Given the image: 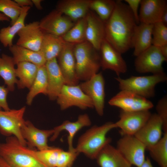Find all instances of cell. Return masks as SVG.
Segmentation results:
<instances>
[{
  "instance_id": "d4e9b609",
  "label": "cell",
  "mask_w": 167,
  "mask_h": 167,
  "mask_svg": "<svg viewBox=\"0 0 167 167\" xmlns=\"http://www.w3.org/2000/svg\"><path fill=\"white\" fill-rule=\"evenodd\" d=\"M153 24L139 23L135 28L132 41L133 55L137 57L152 45Z\"/></svg>"
},
{
  "instance_id": "8fae6325",
  "label": "cell",
  "mask_w": 167,
  "mask_h": 167,
  "mask_svg": "<svg viewBox=\"0 0 167 167\" xmlns=\"http://www.w3.org/2000/svg\"><path fill=\"white\" fill-rule=\"evenodd\" d=\"M108 103L111 106L127 111L149 110L154 106L152 103L147 98L126 90H121Z\"/></svg>"
},
{
  "instance_id": "1f68e13d",
  "label": "cell",
  "mask_w": 167,
  "mask_h": 167,
  "mask_svg": "<svg viewBox=\"0 0 167 167\" xmlns=\"http://www.w3.org/2000/svg\"><path fill=\"white\" fill-rule=\"evenodd\" d=\"M24 150L48 167H57L59 154L62 149L52 147L43 150H35L26 146Z\"/></svg>"
},
{
  "instance_id": "4fadbf2b",
  "label": "cell",
  "mask_w": 167,
  "mask_h": 167,
  "mask_svg": "<svg viewBox=\"0 0 167 167\" xmlns=\"http://www.w3.org/2000/svg\"><path fill=\"white\" fill-rule=\"evenodd\" d=\"M71 19L57 9L51 11L39 22L44 34L62 36L75 24Z\"/></svg>"
},
{
  "instance_id": "52a82bcc",
  "label": "cell",
  "mask_w": 167,
  "mask_h": 167,
  "mask_svg": "<svg viewBox=\"0 0 167 167\" xmlns=\"http://www.w3.org/2000/svg\"><path fill=\"white\" fill-rule=\"evenodd\" d=\"M62 110L72 106L82 109L93 108V103L90 98L82 90L79 85L65 84L56 99Z\"/></svg>"
},
{
  "instance_id": "7a4b0ae2",
  "label": "cell",
  "mask_w": 167,
  "mask_h": 167,
  "mask_svg": "<svg viewBox=\"0 0 167 167\" xmlns=\"http://www.w3.org/2000/svg\"><path fill=\"white\" fill-rule=\"evenodd\" d=\"M114 123L107 122L100 126H94L79 138L75 151L83 153L92 159H95L103 148L110 143L111 139L106 137L108 132L115 128Z\"/></svg>"
},
{
  "instance_id": "f6af8a7d",
  "label": "cell",
  "mask_w": 167,
  "mask_h": 167,
  "mask_svg": "<svg viewBox=\"0 0 167 167\" xmlns=\"http://www.w3.org/2000/svg\"><path fill=\"white\" fill-rule=\"evenodd\" d=\"M161 22L167 26V8L165 9L162 14Z\"/></svg>"
},
{
  "instance_id": "7c38bea8",
  "label": "cell",
  "mask_w": 167,
  "mask_h": 167,
  "mask_svg": "<svg viewBox=\"0 0 167 167\" xmlns=\"http://www.w3.org/2000/svg\"><path fill=\"white\" fill-rule=\"evenodd\" d=\"M105 80L101 72L97 73L79 85L92 100L98 114L102 116L105 106Z\"/></svg>"
},
{
  "instance_id": "484cf974",
  "label": "cell",
  "mask_w": 167,
  "mask_h": 167,
  "mask_svg": "<svg viewBox=\"0 0 167 167\" xmlns=\"http://www.w3.org/2000/svg\"><path fill=\"white\" fill-rule=\"evenodd\" d=\"M9 49L12 54L15 65L20 62H27L40 66L45 65L46 62L40 51H34L16 44L9 47Z\"/></svg>"
},
{
  "instance_id": "cb8c5ba5",
  "label": "cell",
  "mask_w": 167,
  "mask_h": 167,
  "mask_svg": "<svg viewBox=\"0 0 167 167\" xmlns=\"http://www.w3.org/2000/svg\"><path fill=\"white\" fill-rule=\"evenodd\" d=\"M95 159L100 167H131L132 165L110 143L103 148Z\"/></svg>"
},
{
  "instance_id": "9c48e42d",
  "label": "cell",
  "mask_w": 167,
  "mask_h": 167,
  "mask_svg": "<svg viewBox=\"0 0 167 167\" xmlns=\"http://www.w3.org/2000/svg\"><path fill=\"white\" fill-rule=\"evenodd\" d=\"M116 148L132 165L140 167L146 159V148L134 135H123L118 141Z\"/></svg>"
},
{
  "instance_id": "60d3db41",
  "label": "cell",
  "mask_w": 167,
  "mask_h": 167,
  "mask_svg": "<svg viewBox=\"0 0 167 167\" xmlns=\"http://www.w3.org/2000/svg\"><path fill=\"white\" fill-rule=\"evenodd\" d=\"M9 90L4 86H0V110L2 109L4 110L10 109L7 101V96Z\"/></svg>"
},
{
  "instance_id": "e0dca14e",
  "label": "cell",
  "mask_w": 167,
  "mask_h": 167,
  "mask_svg": "<svg viewBox=\"0 0 167 167\" xmlns=\"http://www.w3.org/2000/svg\"><path fill=\"white\" fill-rule=\"evenodd\" d=\"M162 123L156 113L151 114L144 125L134 136L139 140L148 150L162 137Z\"/></svg>"
},
{
  "instance_id": "7bdbcfd3",
  "label": "cell",
  "mask_w": 167,
  "mask_h": 167,
  "mask_svg": "<svg viewBox=\"0 0 167 167\" xmlns=\"http://www.w3.org/2000/svg\"><path fill=\"white\" fill-rule=\"evenodd\" d=\"M159 48L162 55L167 59V44L159 47Z\"/></svg>"
},
{
  "instance_id": "603a6c76",
  "label": "cell",
  "mask_w": 167,
  "mask_h": 167,
  "mask_svg": "<svg viewBox=\"0 0 167 167\" xmlns=\"http://www.w3.org/2000/svg\"><path fill=\"white\" fill-rule=\"evenodd\" d=\"M91 0H63L58 2L56 9L73 21L85 17L90 9Z\"/></svg>"
},
{
  "instance_id": "e575fe53",
  "label": "cell",
  "mask_w": 167,
  "mask_h": 167,
  "mask_svg": "<svg viewBox=\"0 0 167 167\" xmlns=\"http://www.w3.org/2000/svg\"><path fill=\"white\" fill-rule=\"evenodd\" d=\"M116 1L91 0L89 8L105 23L109 18L114 9Z\"/></svg>"
},
{
  "instance_id": "5b68a950",
  "label": "cell",
  "mask_w": 167,
  "mask_h": 167,
  "mask_svg": "<svg viewBox=\"0 0 167 167\" xmlns=\"http://www.w3.org/2000/svg\"><path fill=\"white\" fill-rule=\"evenodd\" d=\"M115 79L121 90L129 91L147 99L155 96L156 86L165 81L167 77L164 72L150 75L131 76L126 79L118 76Z\"/></svg>"
},
{
  "instance_id": "ffe728a7",
  "label": "cell",
  "mask_w": 167,
  "mask_h": 167,
  "mask_svg": "<svg viewBox=\"0 0 167 167\" xmlns=\"http://www.w3.org/2000/svg\"><path fill=\"white\" fill-rule=\"evenodd\" d=\"M86 18V41L99 51L105 39V23L96 13L89 11Z\"/></svg>"
},
{
  "instance_id": "bcb514c9",
  "label": "cell",
  "mask_w": 167,
  "mask_h": 167,
  "mask_svg": "<svg viewBox=\"0 0 167 167\" xmlns=\"http://www.w3.org/2000/svg\"><path fill=\"white\" fill-rule=\"evenodd\" d=\"M140 167H153L150 159L147 157Z\"/></svg>"
},
{
  "instance_id": "7dc6e473",
  "label": "cell",
  "mask_w": 167,
  "mask_h": 167,
  "mask_svg": "<svg viewBox=\"0 0 167 167\" xmlns=\"http://www.w3.org/2000/svg\"><path fill=\"white\" fill-rule=\"evenodd\" d=\"M0 167H11L0 156Z\"/></svg>"
},
{
  "instance_id": "ba28073f",
  "label": "cell",
  "mask_w": 167,
  "mask_h": 167,
  "mask_svg": "<svg viewBox=\"0 0 167 167\" xmlns=\"http://www.w3.org/2000/svg\"><path fill=\"white\" fill-rule=\"evenodd\" d=\"M158 47L152 45L136 57L134 65L136 71L140 73H164L162 64L167 61Z\"/></svg>"
},
{
  "instance_id": "9a60e30c",
  "label": "cell",
  "mask_w": 167,
  "mask_h": 167,
  "mask_svg": "<svg viewBox=\"0 0 167 167\" xmlns=\"http://www.w3.org/2000/svg\"><path fill=\"white\" fill-rule=\"evenodd\" d=\"M75 45L66 42L57 57L58 63L64 78L66 84L78 85L79 80L76 73Z\"/></svg>"
},
{
  "instance_id": "2e32d148",
  "label": "cell",
  "mask_w": 167,
  "mask_h": 167,
  "mask_svg": "<svg viewBox=\"0 0 167 167\" xmlns=\"http://www.w3.org/2000/svg\"><path fill=\"white\" fill-rule=\"evenodd\" d=\"M23 138L27 142L28 148H36L38 150L48 149L52 147L48 144V138L54 133L53 129L42 130L36 127L29 121H25L21 128Z\"/></svg>"
},
{
  "instance_id": "681fc988",
  "label": "cell",
  "mask_w": 167,
  "mask_h": 167,
  "mask_svg": "<svg viewBox=\"0 0 167 167\" xmlns=\"http://www.w3.org/2000/svg\"></svg>"
},
{
  "instance_id": "f35d334b",
  "label": "cell",
  "mask_w": 167,
  "mask_h": 167,
  "mask_svg": "<svg viewBox=\"0 0 167 167\" xmlns=\"http://www.w3.org/2000/svg\"><path fill=\"white\" fill-rule=\"evenodd\" d=\"M79 154L75 151H65L62 149L59 155L57 167H71Z\"/></svg>"
},
{
  "instance_id": "ee69618b",
  "label": "cell",
  "mask_w": 167,
  "mask_h": 167,
  "mask_svg": "<svg viewBox=\"0 0 167 167\" xmlns=\"http://www.w3.org/2000/svg\"><path fill=\"white\" fill-rule=\"evenodd\" d=\"M33 4L35 7L38 10H41L42 9V7L41 5V2L43 1L42 0H31Z\"/></svg>"
},
{
  "instance_id": "d6986e66",
  "label": "cell",
  "mask_w": 167,
  "mask_h": 167,
  "mask_svg": "<svg viewBox=\"0 0 167 167\" xmlns=\"http://www.w3.org/2000/svg\"><path fill=\"white\" fill-rule=\"evenodd\" d=\"M166 8L165 0H141L139 13V23L154 24L161 22Z\"/></svg>"
},
{
  "instance_id": "5bb4252c",
  "label": "cell",
  "mask_w": 167,
  "mask_h": 167,
  "mask_svg": "<svg viewBox=\"0 0 167 167\" xmlns=\"http://www.w3.org/2000/svg\"><path fill=\"white\" fill-rule=\"evenodd\" d=\"M99 51L101 67L103 70H111L118 75L126 72L127 65L122 54L105 38L102 41Z\"/></svg>"
},
{
  "instance_id": "b9f144b4",
  "label": "cell",
  "mask_w": 167,
  "mask_h": 167,
  "mask_svg": "<svg viewBox=\"0 0 167 167\" xmlns=\"http://www.w3.org/2000/svg\"><path fill=\"white\" fill-rule=\"evenodd\" d=\"M14 1L22 8L26 6L31 7L33 5L31 0H14Z\"/></svg>"
},
{
  "instance_id": "ab89813d",
  "label": "cell",
  "mask_w": 167,
  "mask_h": 167,
  "mask_svg": "<svg viewBox=\"0 0 167 167\" xmlns=\"http://www.w3.org/2000/svg\"><path fill=\"white\" fill-rule=\"evenodd\" d=\"M131 10L137 24L139 23V8L141 0H125Z\"/></svg>"
},
{
  "instance_id": "4316f807",
  "label": "cell",
  "mask_w": 167,
  "mask_h": 167,
  "mask_svg": "<svg viewBox=\"0 0 167 167\" xmlns=\"http://www.w3.org/2000/svg\"><path fill=\"white\" fill-rule=\"evenodd\" d=\"M16 75L18 78L17 86L19 88H31L36 76L39 66L33 63L23 62L18 63Z\"/></svg>"
},
{
  "instance_id": "6da1fadb",
  "label": "cell",
  "mask_w": 167,
  "mask_h": 167,
  "mask_svg": "<svg viewBox=\"0 0 167 167\" xmlns=\"http://www.w3.org/2000/svg\"><path fill=\"white\" fill-rule=\"evenodd\" d=\"M136 24L128 5L116 1L114 10L105 22V38L122 54L131 48Z\"/></svg>"
},
{
  "instance_id": "277c9868",
  "label": "cell",
  "mask_w": 167,
  "mask_h": 167,
  "mask_svg": "<svg viewBox=\"0 0 167 167\" xmlns=\"http://www.w3.org/2000/svg\"><path fill=\"white\" fill-rule=\"evenodd\" d=\"M15 136L0 143V156L11 167H48L27 152Z\"/></svg>"
},
{
  "instance_id": "836d02e7",
  "label": "cell",
  "mask_w": 167,
  "mask_h": 167,
  "mask_svg": "<svg viewBox=\"0 0 167 167\" xmlns=\"http://www.w3.org/2000/svg\"><path fill=\"white\" fill-rule=\"evenodd\" d=\"M151 157L161 167H167V133L153 146L148 149Z\"/></svg>"
},
{
  "instance_id": "7402d4cb",
  "label": "cell",
  "mask_w": 167,
  "mask_h": 167,
  "mask_svg": "<svg viewBox=\"0 0 167 167\" xmlns=\"http://www.w3.org/2000/svg\"><path fill=\"white\" fill-rule=\"evenodd\" d=\"M91 121L88 115L84 114L79 115L75 122H71L68 120L64 121L60 125L53 129L54 133L50 139V141H54L62 131H66L69 134L67 137L68 150L75 151L73 146V139L77 132L83 127L91 125Z\"/></svg>"
},
{
  "instance_id": "f546056e",
  "label": "cell",
  "mask_w": 167,
  "mask_h": 167,
  "mask_svg": "<svg viewBox=\"0 0 167 167\" xmlns=\"http://www.w3.org/2000/svg\"><path fill=\"white\" fill-rule=\"evenodd\" d=\"M15 64L12 57L3 54L0 57V76L3 79L9 91H13L18 79L16 75Z\"/></svg>"
},
{
  "instance_id": "4dcf8cb0",
  "label": "cell",
  "mask_w": 167,
  "mask_h": 167,
  "mask_svg": "<svg viewBox=\"0 0 167 167\" xmlns=\"http://www.w3.org/2000/svg\"><path fill=\"white\" fill-rule=\"evenodd\" d=\"M47 75L45 64L39 67L35 79L26 97V103L31 105L34 97L40 93L46 95Z\"/></svg>"
},
{
  "instance_id": "d590c367",
  "label": "cell",
  "mask_w": 167,
  "mask_h": 167,
  "mask_svg": "<svg viewBox=\"0 0 167 167\" xmlns=\"http://www.w3.org/2000/svg\"><path fill=\"white\" fill-rule=\"evenodd\" d=\"M22 8L14 0H0V12L11 19V25L14 24L18 19Z\"/></svg>"
},
{
  "instance_id": "44dd1931",
  "label": "cell",
  "mask_w": 167,
  "mask_h": 167,
  "mask_svg": "<svg viewBox=\"0 0 167 167\" xmlns=\"http://www.w3.org/2000/svg\"><path fill=\"white\" fill-rule=\"evenodd\" d=\"M45 66L47 75L46 95L51 101L56 100L65 82L57 58L46 61Z\"/></svg>"
},
{
  "instance_id": "83f0119b",
  "label": "cell",
  "mask_w": 167,
  "mask_h": 167,
  "mask_svg": "<svg viewBox=\"0 0 167 167\" xmlns=\"http://www.w3.org/2000/svg\"><path fill=\"white\" fill-rule=\"evenodd\" d=\"M66 43L61 36L45 34L40 51L46 61L57 58Z\"/></svg>"
},
{
  "instance_id": "c3c4849f",
  "label": "cell",
  "mask_w": 167,
  "mask_h": 167,
  "mask_svg": "<svg viewBox=\"0 0 167 167\" xmlns=\"http://www.w3.org/2000/svg\"><path fill=\"white\" fill-rule=\"evenodd\" d=\"M10 21V19L3 13L0 12V21Z\"/></svg>"
},
{
  "instance_id": "d6a6232c",
  "label": "cell",
  "mask_w": 167,
  "mask_h": 167,
  "mask_svg": "<svg viewBox=\"0 0 167 167\" xmlns=\"http://www.w3.org/2000/svg\"><path fill=\"white\" fill-rule=\"evenodd\" d=\"M86 16L76 22L74 25L66 33L61 36L66 42L76 45L86 41Z\"/></svg>"
},
{
  "instance_id": "ac0fdd59",
  "label": "cell",
  "mask_w": 167,
  "mask_h": 167,
  "mask_svg": "<svg viewBox=\"0 0 167 167\" xmlns=\"http://www.w3.org/2000/svg\"><path fill=\"white\" fill-rule=\"evenodd\" d=\"M16 45L35 51H39L44 34L39 27V21L25 25L17 33Z\"/></svg>"
},
{
  "instance_id": "3957f363",
  "label": "cell",
  "mask_w": 167,
  "mask_h": 167,
  "mask_svg": "<svg viewBox=\"0 0 167 167\" xmlns=\"http://www.w3.org/2000/svg\"><path fill=\"white\" fill-rule=\"evenodd\" d=\"M97 51L87 41L75 45L76 73L79 81L88 80L98 73L101 65Z\"/></svg>"
},
{
  "instance_id": "74e56055",
  "label": "cell",
  "mask_w": 167,
  "mask_h": 167,
  "mask_svg": "<svg viewBox=\"0 0 167 167\" xmlns=\"http://www.w3.org/2000/svg\"><path fill=\"white\" fill-rule=\"evenodd\" d=\"M156 114L162 123L164 133H167V97L165 96L160 100L156 107Z\"/></svg>"
},
{
  "instance_id": "f1b7e54d",
  "label": "cell",
  "mask_w": 167,
  "mask_h": 167,
  "mask_svg": "<svg viewBox=\"0 0 167 167\" xmlns=\"http://www.w3.org/2000/svg\"><path fill=\"white\" fill-rule=\"evenodd\" d=\"M31 7H22L20 14L13 25L3 28L0 30V42L5 47L12 46L13 40L16 34L25 25V20Z\"/></svg>"
},
{
  "instance_id": "8992f818",
  "label": "cell",
  "mask_w": 167,
  "mask_h": 167,
  "mask_svg": "<svg viewBox=\"0 0 167 167\" xmlns=\"http://www.w3.org/2000/svg\"><path fill=\"white\" fill-rule=\"evenodd\" d=\"M26 107L7 111L0 110V132L7 137H15L23 146H26L27 142L23 138L21 128L25 122L24 118Z\"/></svg>"
},
{
  "instance_id": "30bf717a",
  "label": "cell",
  "mask_w": 167,
  "mask_h": 167,
  "mask_svg": "<svg viewBox=\"0 0 167 167\" xmlns=\"http://www.w3.org/2000/svg\"><path fill=\"white\" fill-rule=\"evenodd\" d=\"M151 113L149 110L127 111L121 110L119 120L114 123L123 136L134 135L144 125Z\"/></svg>"
},
{
  "instance_id": "8d00e7d4",
  "label": "cell",
  "mask_w": 167,
  "mask_h": 167,
  "mask_svg": "<svg viewBox=\"0 0 167 167\" xmlns=\"http://www.w3.org/2000/svg\"><path fill=\"white\" fill-rule=\"evenodd\" d=\"M167 44V26L161 22L153 24L152 45L159 47Z\"/></svg>"
}]
</instances>
